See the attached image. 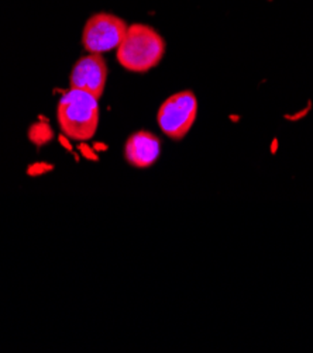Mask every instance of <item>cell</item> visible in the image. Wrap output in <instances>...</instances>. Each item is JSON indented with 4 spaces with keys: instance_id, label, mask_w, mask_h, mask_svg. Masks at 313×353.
<instances>
[{
    "instance_id": "6",
    "label": "cell",
    "mask_w": 313,
    "mask_h": 353,
    "mask_svg": "<svg viewBox=\"0 0 313 353\" xmlns=\"http://www.w3.org/2000/svg\"><path fill=\"white\" fill-rule=\"evenodd\" d=\"M161 141L150 131H137L129 137L124 145L126 161L138 169L153 166L160 158Z\"/></svg>"
},
{
    "instance_id": "2",
    "label": "cell",
    "mask_w": 313,
    "mask_h": 353,
    "mask_svg": "<svg viewBox=\"0 0 313 353\" xmlns=\"http://www.w3.org/2000/svg\"><path fill=\"white\" fill-rule=\"evenodd\" d=\"M99 117V99L88 92L69 89L59 99L57 119L61 131L69 139L88 141L93 138Z\"/></svg>"
},
{
    "instance_id": "4",
    "label": "cell",
    "mask_w": 313,
    "mask_h": 353,
    "mask_svg": "<svg viewBox=\"0 0 313 353\" xmlns=\"http://www.w3.org/2000/svg\"><path fill=\"white\" fill-rule=\"evenodd\" d=\"M127 24L111 13H96L88 19L82 31V44L89 54L116 50L124 39Z\"/></svg>"
},
{
    "instance_id": "3",
    "label": "cell",
    "mask_w": 313,
    "mask_h": 353,
    "mask_svg": "<svg viewBox=\"0 0 313 353\" xmlns=\"http://www.w3.org/2000/svg\"><path fill=\"white\" fill-rule=\"evenodd\" d=\"M198 114V99L191 90L169 96L158 109L157 123L171 139H182L192 128Z\"/></svg>"
},
{
    "instance_id": "5",
    "label": "cell",
    "mask_w": 313,
    "mask_h": 353,
    "mask_svg": "<svg viewBox=\"0 0 313 353\" xmlns=\"http://www.w3.org/2000/svg\"><path fill=\"white\" fill-rule=\"evenodd\" d=\"M108 81L106 61L99 54H88L82 57L73 68L69 85L71 89H79L93 94L96 99L103 96Z\"/></svg>"
},
{
    "instance_id": "1",
    "label": "cell",
    "mask_w": 313,
    "mask_h": 353,
    "mask_svg": "<svg viewBox=\"0 0 313 353\" xmlns=\"http://www.w3.org/2000/svg\"><path fill=\"white\" fill-rule=\"evenodd\" d=\"M167 44L153 27L135 23L127 27L124 39L116 48L119 63L130 72L144 74L164 58Z\"/></svg>"
}]
</instances>
